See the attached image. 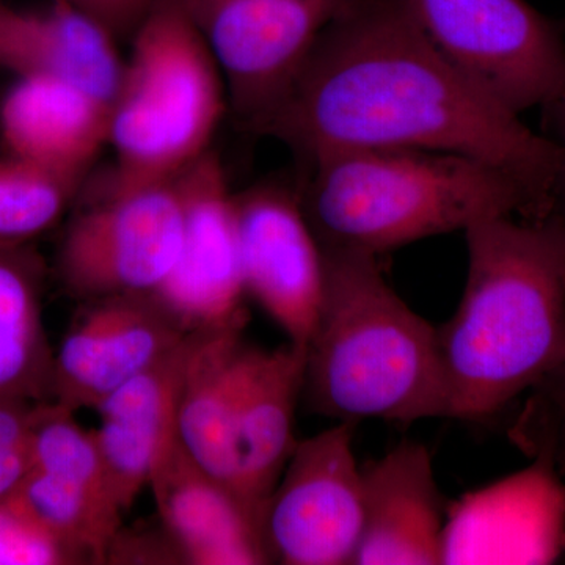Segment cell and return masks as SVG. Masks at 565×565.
Wrapping results in <instances>:
<instances>
[{
    "instance_id": "15",
    "label": "cell",
    "mask_w": 565,
    "mask_h": 565,
    "mask_svg": "<svg viewBox=\"0 0 565 565\" xmlns=\"http://www.w3.org/2000/svg\"><path fill=\"white\" fill-rule=\"evenodd\" d=\"M206 330H192L95 411L102 419L95 435L107 482L122 514L131 511L147 489L156 459L177 437L178 399Z\"/></svg>"
},
{
    "instance_id": "7",
    "label": "cell",
    "mask_w": 565,
    "mask_h": 565,
    "mask_svg": "<svg viewBox=\"0 0 565 565\" xmlns=\"http://www.w3.org/2000/svg\"><path fill=\"white\" fill-rule=\"evenodd\" d=\"M424 35L509 110H548L565 93V41L526 0H405Z\"/></svg>"
},
{
    "instance_id": "5",
    "label": "cell",
    "mask_w": 565,
    "mask_h": 565,
    "mask_svg": "<svg viewBox=\"0 0 565 565\" xmlns=\"http://www.w3.org/2000/svg\"><path fill=\"white\" fill-rule=\"evenodd\" d=\"M129 41L110 104L109 180L118 185L174 180L212 150L230 110L225 81L180 0H156Z\"/></svg>"
},
{
    "instance_id": "26",
    "label": "cell",
    "mask_w": 565,
    "mask_h": 565,
    "mask_svg": "<svg viewBox=\"0 0 565 565\" xmlns=\"http://www.w3.org/2000/svg\"><path fill=\"white\" fill-rule=\"evenodd\" d=\"M87 557L62 541L11 494L0 501V565H79Z\"/></svg>"
},
{
    "instance_id": "28",
    "label": "cell",
    "mask_w": 565,
    "mask_h": 565,
    "mask_svg": "<svg viewBox=\"0 0 565 565\" xmlns=\"http://www.w3.org/2000/svg\"><path fill=\"white\" fill-rule=\"evenodd\" d=\"M102 24L118 41H129L156 0H62Z\"/></svg>"
},
{
    "instance_id": "14",
    "label": "cell",
    "mask_w": 565,
    "mask_h": 565,
    "mask_svg": "<svg viewBox=\"0 0 565 565\" xmlns=\"http://www.w3.org/2000/svg\"><path fill=\"white\" fill-rule=\"evenodd\" d=\"M364 523L353 565L444 564V494L429 449L404 441L362 468Z\"/></svg>"
},
{
    "instance_id": "19",
    "label": "cell",
    "mask_w": 565,
    "mask_h": 565,
    "mask_svg": "<svg viewBox=\"0 0 565 565\" xmlns=\"http://www.w3.org/2000/svg\"><path fill=\"white\" fill-rule=\"evenodd\" d=\"M305 348L248 345L237 414L241 494L262 512L297 445L296 411L303 394Z\"/></svg>"
},
{
    "instance_id": "25",
    "label": "cell",
    "mask_w": 565,
    "mask_h": 565,
    "mask_svg": "<svg viewBox=\"0 0 565 565\" xmlns=\"http://www.w3.org/2000/svg\"><path fill=\"white\" fill-rule=\"evenodd\" d=\"M526 394L509 435L516 448L555 468L565 481V348Z\"/></svg>"
},
{
    "instance_id": "20",
    "label": "cell",
    "mask_w": 565,
    "mask_h": 565,
    "mask_svg": "<svg viewBox=\"0 0 565 565\" xmlns=\"http://www.w3.org/2000/svg\"><path fill=\"white\" fill-rule=\"evenodd\" d=\"M244 327L233 323L204 332L177 408V437L182 448L241 498L237 414L250 345L244 341Z\"/></svg>"
},
{
    "instance_id": "18",
    "label": "cell",
    "mask_w": 565,
    "mask_h": 565,
    "mask_svg": "<svg viewBox=\"0 0 565 565\" xmlns=\"http://www.w3.org/2000/svg\"><path fill=\"white\" fill-rule=\"evenodd\" d=\"M102 24L62 0L50 9H0V66L14 77L68 82L107 104L120 87L125 57Z\"/></svg>"
},
{
    "instance_id": "22",
    "label": "cell",
    "mask_w": 565,
    "mask_h": 565,
    "mask_svg": "<svg viewBox=\"0 0 565 565\" xmlns=\"http://www.w3.org/2000/svg\"><path fill=\"white\" fill-rule=\"evenodd\" d=\"M17 493L40 522L88 563L104 564L125 515L110 494L32 468Z\"/></svg>"
},
{
    "instance_id": "1",
    "label": "cell",
    "mask_w": 565,
    "mask_h": 565,
    "mask_svg": "<svg viewBox=\"0 0 565 565\" xmlns=\"http://www.w3.org/2000/svg\"><path fill=\"white\" fill-rule=\"evenodd\" d=\"M256 136L300 163L343 150L468 156L503 170L548 212L563 159L424 35L405 0H348Z\"/></svg>"
},
{
    "instance_id": "24",
    "label": "cell",
    "mask_w": 565,
    "mask_h": 565,
    "mask_svg": "<svg viewBox=\"0 0 565 565\" xmlns=\"http://www.w3.org/2000/svg\"><path fill=\"white\" fill-rule=\"evenodd\" d=\"M74 415L51 401L35 405L28 445L31 468L111 497L95 429H84Z\"/></svg>"
},
{
    "instance_id": "23",
    "label": "cell",
    "mask_w": 565,
    "mask_h": 565,
    "mask_svg": "<svg viewBox=\"0 0 565 565\" xmlns=\"http://www.w3.org/2000/svg\"><path fill=\"white\" fill-rule=\"evenodd\" d=\"M82 185L35 163L0 156V247L32 244L68 217Z\"/></svg>"
},
{
    "instance_id": "13",
    "label": "cell",
    "mask_w": 565,
    "mask_h": 565,
    "mask_svg": "<svg viewBox=\"0 0 565 565\" xmlns=\"http://www.w3.org/2000/svg\"><path fill=\"white\" fill-rule=\"evenodd\" d=\"M565 555V481L542 460L463 498L446 520L444 564H550Z\"/></svg>"
},
{
    "instance_id": "3",
    "label": "cell",
    "mask_w": 565,
    "mask_h": 565,
    "mask_svg": "<svg viewBox=\"0 0 565 565\" xmlns=\"http://www.w3.org/2000/svg\"><path fill=\"white\" fill-rule=\"evenodd\" d=\"M322 253L326 288L305 345L311 412L349 424L451 418L437 327L397 296L375 256Z\"/></svg>"
},
{
    "instance_id": "4",
    "label": "cell",
    "mask_w": 565,
    "mask_h": 565,
    "mask_svg": "<svg viewBox=\"0 0 565 565\" xmlns=\"http://www.w3.org/2000/svg\"><path fill=\"white\" fill-rule=\"evenodd\" d=\"M302 167L300 203L322 250L379 258L486 218L556 214L503 170L451 152L343 150Z\"/></svg>"
},
{
    "instance_id": "2",
    "label": "cell",
    "mask_w": 565,
    "mask_h": 565,
    "mask_svg": "<svg viewBox=\"0 0 565 565\" xmlns=\"http://www.w3.org/2000/svg\"><path fill=\"white\" fill-rule=\"evenodd\" d=\"M467 282L438 327L451 418L482 422L522 396L565 348V215H503L465 230Z\"/></svg>"
},
{
    "instance_id": "11",
    "label": "cell",
    "mask_w": 565,
    "mask_h": 565,
    "mask_svg": "<svg viewBox=\"0 0 565 565\" xmlns=\"http://www.w3.org/2000/svg\"><path fill=\"white\" fill-rule=\"evenodd\" d=\"M189 333L154 294L85 300L52 356L47 401L96 411Z\"/></svg>"
},
{
    "instance_id": "17",
    "label": "cell",
    "mask_w": 565,
    "mask_h": 565,
    "mask_svg": "<svg viewBox=\"0 0 565 565\" xmlns=\"http://www.w3.org/2000/svg\"><path fill=\"white\" fill-rule=\"evenodd\" d=\"M110 106L46 76H20L0 102L3 152L82 188L109 143Z\"/></svg>"
},
{
    "instance_id": "9",
    "label": "cell",
    "mask_w": 565,
    "mask_h": 565,
    "mask_svg": "<svg viewBox=\"0 0 565 565\" xmlns=\"http://www.w3.org/2000/svg\"><path fill=\"white\" fill-rule=\"evenodd\" d=\"M355 424L297 441L259 520L269 564L351 565L364 523Z\"/></svg>"
},
{
    "instance_id": "21",
    "label": "cell",
    "mask_w": 565,
    "mask_h": 565,
    "mask_svg": "<svg viewBox=\"0 0 565 565\" xmlns=\"http://www.w3.org/2000/svg\"><path fill=\"white\" fill-rule=\"evenodd\" d=\"M46 264L29 245L0 247V397L50 399L54 351L43 326Z\"/></svg>"
},
{
    "instance_id": "29",
    "label": "cell",
    "mask_w": 565,
    "mask_h": 565,
    "mask_svg": "<svg viewBox=\"0 0 565 565\" xmlns=\"http://www.w3.org/2000/svg\"><path fill=\"white\" fill-rule=\"evenodd\" d=\"M31 468L29 448L0 449V501L18 492Z\"/></svg>"
},
{
    "instance_id": "8",
    "label": "cell",
    "mask_w": 565,
    "mask_h": 565,
    "mask_svg": "<svg viewBox=\"0 0 565 565\" xmlns=\"http://www.w3.org/2000/svg\"><path fill=\"white\" fill-rule=\"evenodd\" d=\"M348 0H180L221 70L230 111L258 134Z\"/></svg>"
},
{
    "instance_id": "12",
    "label": "cell",
    "mask_w": 565,
    "mask_h": 565,
    "mask_svg": "<svg viewBox=\"0 0 565 565\" xmlns=\"http://www.w3.org/2000/svg\"><path fill=\"white\" fill-rule=\"evenodd\" d=\"M184 233L177 264L152 292L189 330L247 322L234 192L210 150L177 177Z\"/></svg>"
},
{
    "instance_id": "10",
    "label": "cell",
    "mask_w": 565,
    "mask_h": 565,
    "mask_svg": "<svg viewBox=\"0 0 565 565\" xmlns=\"http://www.w3.org/2000/svg\"><path fill=\"white\" fill-rule=\"evenodd\" d=\"M245 296L305 348L326 288L321 244L300 203L299 188L264 181L234 192Z\"/></svg>"
},
{
    "instance_id": "27",
    "label": "cell",
    "mask_w": 565,
    "mask_h": 565,
    "mask_svg": "<svg viewBox=\"0 0 565 565\" xmlns=\"http://www.w3.org/2000/svg\"><path fill=\"white\" fill-rule=\"evenodd\" d=\"M104 564L185 565L180 546L158 519L143 525H121L106 552Z\"/></svg>"
},
{
    "instance_id": "6",
    "label": "cell",
    "mask_w": 565,
    "mask_h": 565,
    "mask_svg": "<svg viewBox=\"0 0 565 565\" xmlns=\"http://www.w3.org/2000/svg\"><path fill=\"white\" fill-rule=\"evenodd\" d=\"M184 210L177 178L82 189L55 253V277L77 302L158 291L180 256Z\"/></svg>"
},
{
    "instance_id": "16",
    "label": "cell",
    "mask_w": 565,
    "mask_h": 565,
    "mask_svg": "<svg viewBox=\"0 0 565 565\" xmlns=\"http://www.w3.org/2000/svg\"><path fill=\"white\" fill-rule=\"evenodd\" d=\"M148 487L185 564H269L258 516L232 487L200 467L178 437L156 459Z\"/></svg>"
},
{
    "instance_id": "30",
    "label": "cell",
    "mask_w": 565,
    "mask_h": 565,
    "mask_svg": "<svg viewBox=\"0 0 565 565\" xmlns=\"http://www.w3.org/2000/svg\"><path fill=\"white\" fill-rule=\"evenodd\" d=\"M553 114V122L556 126V141L561 150V159H563V173H561V202H565V93L548 109Z\"/></svg>"
}]
</instances>
